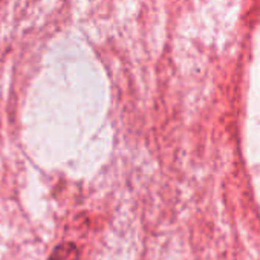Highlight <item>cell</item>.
<instances>
[{"instance_id":"cell-1","label":"cell","mask_w":260,"mask_h":260,"mask_svg":"<svg viewBox=\"0 0 260 260\" xmlns=\"http://www.w3.org/2000/svg\"><path fill=\"white\" fill-rule=\"evenodd\" d=\"M80 255L81 251L78 245L74 242H61L52 249L48 260H80Z\"/></svg>"}]
</instances>
